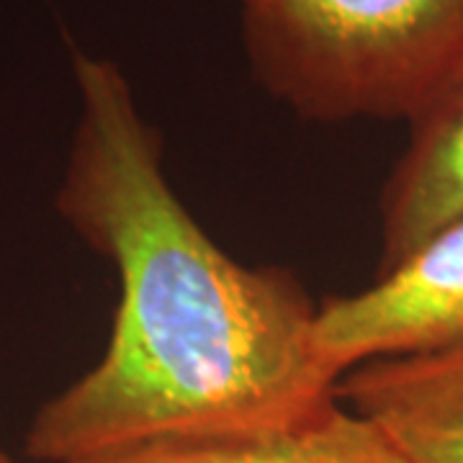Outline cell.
Here are the masks:
<instances>
[{"label": "cell", "instance_id": "1", "mask_svg": "<svg viewBox=\"0 0 463 463\" xmlns=\"http://www.w3.org/2000/svg\"><path fill=\"white\" fill-rule=\"evenodd\" d=\"M80 118L57 212L114 265L103 355L26 430L36 463L165 438L283 428L337 402L317 307L288 268L234 260L178 199L163 139L114 60L72 50Z\"/></svg>", "mask_w": 463, "mask_h": 463}, {"label": "cell", "instance_id": "2", "mask_svg": "<svg viewBox=\"0 0 463 463\" xmlns=\"http://www.w3.org/2000/svg\"><path fill=\"white\" fill-rule=\"evenodd\" d=\"M255 80L309 121H414L463 70V0H240Z\"/></svg>", "mask_w": 463, "mask_h": 463}, {"label": "cell", "instance_id": "3", "mask_svg": "<svg viewBox=\"0 0 463 463\" xmlns=\"http://www.w3.org/2000/svg\"><path fill=\"white\" fill-rule=\"evenodd\" d=\"M315 335L340 379L368 361L463 347V214L368 288L325 298Z\"/></svg>", "mask_w": 463, "mask_h": 463}, {"label": "cell", "instance_id": "4", "mask_svg": "<svg viewBox=\"0 0 463 463\" xmlns=\"http://www.w3.org/2000/svg\"><path fill=\"white\" fill-rule=\"evenodd\" d=\"M337 397L407 463H463V347L355 365L337 383Z\"/></svg>", "mask_w": 463, "mask_h": 463}, {"label": "cell", "instance_id": "5", "mask_svg": "<svg viewBox=\"0 0 463 463\" xmlns=\"http://www.w3.org/2000/svg\"><path fill=\"white\" fill-rule=\"evenodd\" d=\"M379 273L463 214V70L410 121V139L381 191Z\"/></svg>", "mask_w": 463, "mask_h": 463}, {"label": "cell", "instance_id": "6", "mask_svg": "<svg viewBox=\"0 0 463 463\" xmlns=\"http://www.w3.org/2000/svg\"><path fill=\"white\" fill-rule=\"evenodd\" d=\"M72 463H407L364 414L337 402L283 428L165 438Z\"/></svg>", "mask_w": 463, "mask_h": 463}, {"label": "cell", "instance_id": "7", "mask_svg": "<svg viewBox=\"0 0 463 463\" xmlns=\"http://www.w3.org/2000/svg\"><path fill=\"white\" fill-rule=\"evenodd\" d=\"M0 463H18V461L14 458V456H8V453H5L3 448H0Z\"/></svg>", "mask_w": 463, "mask_h": 463}]
</instances>
